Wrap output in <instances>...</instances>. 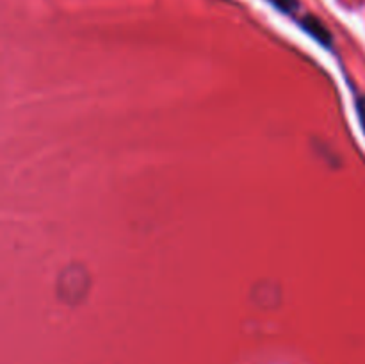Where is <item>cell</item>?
I'll return each instance as SVG.
<instances>
[{
	"instance_id": "cell-3",
	"label": "cell",
	"mask_w": 365,
	"mask_h": 364,
	"mask_svg": "<svg viewBox=\"0 0 365 364\" xmlns=\"http://www.w3.org/2000/svg\"><path fill=\"white\" fill-rule=\"evenodd\" d=\"M356 113H359L362 131L365 132V96H359V98H356Z\"/></svg>"
},
{
	"instance_id": "cell-2",
	"label": "cell",
	"mask_w": 365,
	"mask_h": 364,
	"mask_svg": "<svg viewBox=\"0 0 365 364\" xmlns=\"http://www.w3.org/2000/svg\"><path fill=\"white\" fill-rule=\"evenodd\" d=\"M267 2H269L271 6L277 7L278 11L287 14L294 13V11L299 7V0H267Z\"/></svg>"
},
{
	"instance_id": "cell-1",
	"label": "cell",
	"mask_w": 365,
	"mask_h": 364,
	"mask_svg": "<svg viewBox=\"0 0 365 364\" xmlns=\"http://www.w3.org/2000/svg\"><path fill=\"white\" fill-rule=\"evenodd\" d=\"M302 27L309 32L310 36H314V39H317L323 45H330L331 43V34L327 27L323 25V21L317 20L316 16H305L302 18Z\"/></svg>"
}]
</instances>
